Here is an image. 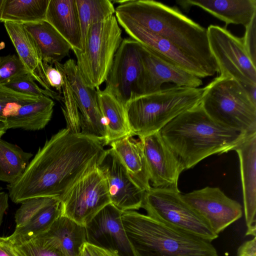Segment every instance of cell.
Segmentation results:
<instances>
[{
  "label": "cell",
  "instance_id": "cell-1",
  "mask_svg": "<svg viewBox=\"0 0 256 256\" xmlns=\"http://www.w3.org/2000/svg\"><path fill=\"white\" fill-rule=\"evenodd\" d=\"M105 151L97 139L62 129L39 148L22 174L8 185L9 198L16 204L40 197L61 201L80 179L97 168Z\"/></svg>",
  "mask_w": 256,
  "mask_h": 256
},
{
  "label": "cell",
  "instance_id": "cell-2",
  "mask_svg": "<svg viewBox=\"0 0 256 256\" xmlns=\"http://www.w3.org/2000/svg\"><path fill=\"white\" fill-rule=\"evenodd\" d=\"M116 19L140 26L170 42L196 60L212 76L218 68L210 48L207 29L176 8L150 0L116 1Z\"/></svg>",
  "mask_w": 256,
  "mask_h": 256
},
{
  "label": "cell",
  "instance_id": "cell-3",
  "mask_svg": "<svg viewBox=\"0 0 256 256\" xmlns=\"http://www.w3.org/2000/svg\"><path fill=\"white\" fill-rule=\"evenodd\" d=\"M159 132L184 170L211 155L234 150L248 135L216 122L200 104L176 117Z\"/></svg>",
  "mask_w": 256,
  "mask_h": 256
},
{
  "label": "cell",
  "instance_id": "cell-4",
  "mask_svg": "<svg viewBox=\"0 0 256 256\" xmlns=\"http://www.w3.org/2000/svg\"><path fill=\"white\" fill-rule=\"evenodd\" d=\"M122 219L136 256H218L211 242L147 214L125 211Z\"/></svg>",
  "mask_w": 256,
  "mask_h": 256
},
{
  "label": "cell",
  "instance_id": "cell-5",
  "mask_svg": "<svg viewBox=\"0 0 256 256\" xmlns=\"http://www.w3.org/2000/svg\"><path fill=\"white\" fill-rule=\"evenodd\" d=\"M204 88L174 86L136 97L125 106L132 136L158 132L182 113L200 103Z\"/></svg>",
  "mask_w": 256,
  "mask_h": 256
},
{
  "label": "cell",
  "instance_id": "cell-6",
  "mask_svg": "<svg viewBox=\"0 0 256 256\" xmlns=\"http://www.w3.org/2000/svg\"><path fill=\"white\" fill-rule=\"evenodd\" d=\"M64 73L62 110L66 128L75 134H82L100 141L106 146V128L98 100L96 89L84 82L72 58L64 64H54Z\"/></svg>",
  "mask_w": 256,
  "mask_h": 256
},
{
  "label": "cell",
  "instance_id": "cell-7",
  "mask_svg": "<svg viewBox=\"0 0 256 256\" xmlns=\"http://www.w3.org/2000/svg\"><path fill=\"white\" fill-rule=\"evenodd\" d=\"M200 104L218 124L246 134L256 132V104L234 78L222 75L215 78L204 88Z\"/></svg>",
  "mask_w": 256,
  "mask_h": 256
},
{
  "label": "cell",
  "instance_id": "cell-8",
  "mask_svg": "<svg viewBox=\"0 0 256 256\" xmlns=\"http://www.w3.org/2000/svg\"><path fill=\"white\" fill-rule=\"evenodd\" d=\"M122 34L114 15L92 24L84 50L74 51L78 70L86 85L96 89L106 81L122 40Z\"/></svg>",
  "mask_w": 256,
  "mask_h": 256
},
{
  "label": "cell",
  "instance_id": "cell-9",
  "mask_svg": "<svg viewBox=\"0 0 256 256\" xmlns=\"http://www.w3.org/2000/svg\"><path fill=\"white\" fill-rule=\"evenodd\" d=\"M142 208L147 215L172 227L212 242L218 235L182 198L180 191L151 187Z\"/></svg>",
  "mask_w": 256,
  "mask_h": 256
},
{
  "label": "cell",
  "instance_id": "cell-10",
  "mask_svg": "<svg viewBox=\"0 0 256 256\" xmlns=\"http://www.w3.org/2000/svg\"><path fill=\"white\" fill-rule=\"evenodd\" d=\"M207 34L220 75L230 76L242 86L256 85V66L248 56L242 38L215 25L208 27Z\"/></svg>",
  "mask_w": 256,
  "mask_h": 256
},
{
  "label": "cell",
  "instance_id": "cell-11",
  "mask_svg": "<svg viewBox=\"0 0 256 256\" xmlns=\"http://www.w3.org/2000/svg\"><path fill=\"white\" fill-rule=\"evenodd\" d=\"M142 45L132 39L122 40L116 52L104 90L124 106L139 96L138 82L142 72Z\"/></svg>",
  "mask_w": 256,
  "mask_h": 256
},
{
  "label": "cell",
  "instance_id": "cell-12",
  "mask_svg": "<svg viewBox=\"0 0 256 256\" xmlns=\"http://www.w3.org/2000/svg\"><path fill=\"white\" fill-rule=\"evenodd\" d=\"M60 202L61 215L83 226L110 203L106 180L98 168L80 179Z\"/></svg>",
  "mask_w": 256,
  "mask_h": 256
},
{
  "label": "cell",
  "instance_id": "cell-13",
  "mask_svg": "<svg viewBox=\"0 0 256 256\" xmlns=\"http://www.w3.org/2000/svg\"><path fill=\"white\" fill-rule=\"evenodd\" d=\"M182 197L218 235L242 215V206L218 188L206 186Z\"/></svg>",
  "mask_w": 256,
  "mask_h": 256
},
{
  "label": "cell",
  "instance_id": "cell-14",
  "mask_svg": "<svg viewBox=\"0 0 256 256\" xmlns=\"http://www.w3.org/2000/svg\"><path fill=\"white\" fill-rule=\"evenodd\" d=\"M120 211L112 203L85 226L86 242L118 256H136L125 232Z\"/></svg>",
  "mask_w": 256,
  "mask_h": 256
},
{
  "label": "cell",
  "instance_id": "cell-15",
  "mask_svg": "<svg viewBox=\"0 0 256 256\" xmlns=\"http://www.w3.org/2000/svg\"><path fill=\"white\" fill-rule=\"evenodd\" d=\"M142 45V72L138 85L139 96L157 92L166 82L196 88L202 84L200 78Z\"/></svg>",
  "mask_w": 256,
  "mask_h": 256
},
{
  "label": "cell",
  "instance_id": "cell-16",
  "mask_svg": "<svg viewBox=\"0 0 256 256\" xmlns=\"http://www.w3.org/2000/svg\"><path fill=\"white\" fill-rule=\"evenodd\" d=\"M108 186L110 203L122 212L142 208L145 191L133 180L112 150H106L98 166Z\"/></svg>",
  "mask_w": 256,
  "mask_h": 256
},
{
  "label": "cell",
  "instance_id": "cell-17",
  "mask_svg": "<svg viewBox=\"0 0 256 256\" xmlns=\"http://www.w3.org/2000/svg\"><path fill=\"white\" fill-rule=\"evenodd\" d=\"M139 138L143 144L152 187L180 191L178 180L184 170L159 132Z\"/></svg>",
  "mask_w": 256,
  "mask_h": 256
},
{
  "label": "cell",
  "instance_id": "cell-18",
  "mask_svg": "<svg viewBox=\"0 0 256 256\" xmlns=\"http://www.w3.org/2000/svg\"><path fill=\"white\" fill-rule=\"evenodd\" d=\"M116 20L119 25L130 38L176 65L200 78L212 76L198 62L170 42L130 22L122 19Z\"/></svg>",
  "mask_w": 256,
  "mask_h": 256
},
{
  "label": "cell",
  "instance_id": "cell-19",
  "mask_svg": "<svg viewBox=\"0 0 256 256\" xmlns=\"http://www.w3.org/2000/svg\"><path fill=\"white\" fill-rule=\"evenodd\" d=\"M240 165L246 236H256V132L246 136L234 150Z\"/></svg>",
  "mask_w": 256,
  "mask_h": 256
},
{
  "label": "cell",
  "instance_id": "cell-20",
  "mask_svg": "<svg viewBox=\"0 0 256 256\" xmlns=\"http://www.w3.org/2000/svg\"><path fill=\"white\" fill-rule=\"evenodd\" d=\"M36 237L64 256H78L86 242L84 226L62 215L48 230Z\"/></svg>",
  "mask_w": 256,
  "mask_h": 256
},
{
  "label": "cell",
  "instance_id": "cell-21",
  "mask_svg": "<svg viewBox=\"0 0 256 256\" xmlns=\"http://www.w3.org/2000/svg\"><path fill=\"white\" fill-rule=\"evenodd\" d=\"M4 24L18 57L28 73L44 89L54 91L48 82L44 63L36 47L23 24L12 22H4Z\"/></svg>",
  "mask_w": 256,
  "mask_h": 256
},
{
  "label": "cell",
  "instance_id": "cell-22",
  "mask_svg": "<svg viewBox=\"0 0 256 256\" xmlns=\"http://www.w3.org/2000/svg\"><path fill=\"white\" fill-rule=\"evenodd\" d=\"M45 20L68 42L73 52L82 51L81 30L76 0H50Z\"/></svg>",
  "mask_w": 256,
  "mask_h": 256
},
{
  "label": "cell",
  "instance_id": "cell-23",
  "mask_svg": "<svg viewBox=\"0 0 256 256\" xmlns=\"http://www.w3.org/2000/svg\"><path fill=\"white\" fill-rule=\"evenodd\" d=\"M184 8L197 6L225 22L246 26L256 15V0H186L178 2Z\"/></svg>",
  "mask_w": 256,
  "mask_h": 256
},
{
  "label": "cell",
  "instance_id": "cell-24",
  "mask_svg": "<svg viewBox=\"0 0 256 256\" xmlns=\"http://www.w3.org/2000/svg\"><path fill=\"white\" fill-rule=\"evenodd\" d=\"M22 24L32 39L43 62L52 66L68 56L71 46L46 21Z\"/></svg>",
  "mask_w": 256,
  "mask_h": 256
},
{
  "label": "cell",
  "instance_id": "cell-25",
  "mask_svg": "<svg viewBox=\"0 0 256 256\" xmlns=\"http://www.w3.org/2000/svg\"><path fill=\"white\" fill-rule=\"evenodd\" d=\"M132 135L124 136L110 144L128 173L144 191L151 186L142 142Z\"/></svg>",
  "mask_w": 256,
  "mask_h": 256
},
{
  "label": "cell",
  "instance_id": "cell-26",
  "mask_svg": "<svg viewBox=\"0 0 256 256\" xmlns=\"http://www.w3.org/2000/svg\"><path fill=\"white\" fill-rule=\"evenodd\" d=\"M54 105L51 98L42 96L34 102L22 106L6 118L8 129L34 131L44 128L51 120Z\"/></svg>",
  "mask_w": 256,
  "mask_h": 256
},
{
  "label": "cell",
  "instance_id": "cell-27",
  "mask_svg": "<svg viewBox=\"0 0 256 256\" xmlns=\"http://www.w3.org/2000/svg\"><path fill=\"white\" fill-rule=\"evenodd\" d=\"M106 128V145L132 135L124 106L111 94L96 88Z\"/></svg>",
  "mask_w": 256,
  "mask_h": 256
},
{
  "label": "cell",
  "instance_id": "cell-28",
  "mask_svg": "<svg viewBox=\"0 0 256 256\" xmlns=\"http://www.w3.org/2000/svg\"><path fill=\"white\" fill-rule=\"evenodd\" d=\"M50 0H5L0 22L21 24L44 20Z\"/></svg>",
  "mask_w": 256,
  "mask_h": 256
},
{
  "label": "cell",
  "instance_id": "cell-29",
  "mask_svg": "<svg viewBox=\"0 0 256 256\" xmlns=\"http://www.w3.org/2000/svg\"><path fill=\"white\" fill-rule=\"evenodd\" d=\"M33 154L0 138V181L11 184L24 173Z\"/></svg>",
  "mask_w": 256,
  "mask_h": 256
},
{
  "label": "cell",
  "instance_id": "cell-30",
  "mask_svg": "<svg viewBox=\"0 0 256 256\" xmlns=\"http://www.w3.org/2000/svg\"><path fill=\"white\" fill-rule=\"evenodd\" d=\"M61 214V202L56 200L42 208L24 225L16 227L7 238L11 242L34 238L48 230Z\"/></svg>",
  "mask_w": 256,
  "mask_h": 256
},
{
  "label": "cell",
  "instance_id": "cell-31",
  "mask_svg": "<svg viewBox=\"0 0 256 256\" xmlns=\"http://www.w3.org/2000/svg\"><path fill=\"white\" fill-rule=\"evenodd\" d=\"M80 22L82 50L88 31L94 23L114 15L115 8L109 0H76Z\"/></svg>",
  "mask_w": 256,
  "mask_h": 256
},
{
  "label": "cell",
  "instance_id": "cell-32",
  "mask_svg": "<svg viewBox=\"0 0 256 256\" xmlns=\"http://www.w3.org/2000/svg\"><path fill=\"white\" fill-rule=\"evenodd\" d=\"M40 97L20 93L0 84V120L6 122L20 104L34 102Z\"/></svg>",
  "mask_w": 256,
  "mask_h": 256
},
{
  "label": "cell",
  "instance_id": "cell-33",
  "mask_svg": "<svg viewBox=\"0 0 256 256\" xmlns=\"http://www.w3.org/2000/svg\"><path fill=\"white\" fill-rule=\"evenodd\" d=\"M4 86L24 94L37 96H45L59 102H62V96L58 92L54 90L50 92L40 88L30 74L20 76Z\"/></svg>",
  "mask_w": 256,
  "mask_h": 256
},
{
  "label": "cell",
  "instance_id": "cell-34",
  "mask_svg": "<svg viewBox=\"0 0 256 256\" xmlns=\"http://www.w3.org/2000/svg\"><path fill=\"white\" fill-rule=\"evenodd\" d=\"M11 242L20 256H64L56 250L43 244L36 237Z\"/></svg>",
  "mask_w": 256,
  "mask_h": 256
},
{
  "label": "cell",
  "instance_id": "cell-35",
  "mask_svg": "<svg viewBox=\"0 0 256 256\" xmlns=\"http://www.w3.org/2000/svg\"><path fill=\"white\" fill-rule=\"evenodd\" d=\"M56 200H58L50 197H40L23 201L15 214L16 228L24 225L42 208Z\"/></svg>",
  "mask_w": 256,
  "mask_h": 256
},
{
  "label": "cell",
  "instance_id": "cell-36",
  "mask_svg": "<svg viewBox=\"0 0 256 256\" xmlns=\"http://www.w3.org/2000/svg\"><path fill=\"white\" fill-rule=\"evenodd\" d=\"M28 74L18 56L14 54L0 57V84H6Z\"/></svg>",
  "mask_w": 256,
  "mask_h": 256
},
{
  "label": "cell",
  "instance_id": "cell-37",
  "mask_svg": "<svg viewBox=\"0 0 256 256\" xmlns=\"http://www.w3.org/2000/svg\"><path fill=\"white\" fill-rule=\"evenodd\" d=\"M256 15L246 26L242 40L245 49L253 64L256 66Z\"/></svg>",
  "mask_w": 256,
  "mask_h": 256
},
{
  "label": "cell",
  "instance_id": "cell-38",
  "mask_svg": "<svg viewBox=\"0 0 256 256\" xmlns=\"http://www.w3.org/2000/svg\"><path fill=\"white\" fill-rule=\"evenodd\" d=\"M44 63L46 76L50 87L54 88L58 93L62 94L64 78L62 72L52 65Z\"/></svg>",
  "mask_w": 256,
  "mask_h": 256
},
{
  "label": "cell",
  "instance_id": "cell-39",
  "mask_svg": "<svg viewBox=\"0 0 256 256\" xmlns=\"http://www.w3.org/2000/svg\"><path fill=\"white\" fill-rule=\"evenodd\" d=\"M78 256H118L99 247L86 242L82 246Z\"/></svg>",
  "mask_w": 256,
  "mask_h": 256
},
{
  "label": "cell",
  "instance_id": "cell-40",
  "mask_svg": "<svg viewBox=\"0 0 256 256\" xmlns=\"http://www.w3.org/2000/svg\"><path fill=\"white\" fill-rule=\"evenodd\" d=\"M237 256H256V238L247 240L238 249Z\"/></svg>",
  "mask_w": 256,
  "mask_h": 256
},
{
  "label": "cell",
  "instance_id": "cell-41",
  "mask_svg": "<svg viewBox=\"0 0 256 256\" xmlns=\"http://www.w3.org/2000/svg\"><path fill=\"white\" fill-rule=\"evenodd\" d=\"M0 256H20L7 237L0 236Z\"/></svg>",
  "mask_w": 256,
  "mask_h": 256
},
{
  "label": "cell",
  "instance_id": "cell-42",
  "mask_svg": "<svg viewBox=\"0 0 256 256\" xmlns=\"http://www.w3.org/2000/svg\"><path fill=\"white\" fill-rule=\"evenodd\" d=\"M8 194L4 192H0V226L3 216L8 207Z\"/></svg>",
  "mask_w": 256,
  "mask_h": 256
},
{
  "label": "cell",
  "instance_id": "cell-43",
  "mask_svg": "<svg viewBox=\"0 0 256 256\" xmlns=\"http://www.w3.org/2000/svg\"><path fill=\"white\" fill-rule=\"evenodd\" d=\"M8 130L6 122L0 120V138L6 133Z\"/></svg>",
  "mask_w": 256,
  "mask_h": 256
},
{
  "label": "cell",
  "instance_id": "cell-44",
  "mask_svg": "<svg viewBox=\"0 0 256 256\" xmlns=\"http://www.w3.org/2000/svg\"><path fill=\"white\" fill-rule=\"evenodd\" d=\"M5 2V0H0V18L2 14V8Z\"/></svg>",
  "mask_w": 256,
  "mask_h": 256
},
{
  "label": "cell",
  "instance_id": "cell-45",
  "mask_svg": "<svg viewBox=\"0 0 256 256\" xmlns=\"http://www.w3.org/2000/svg\"><path fill=\"white\" fill-rule=\"evenodd\" d=\"M2 189V188L0 187V192H1Z\"/></svg>",
  "mask_w": 256,
  "mask_h": 256
},
{
  "label": "cell",
  "instance_id": "cell-46",
  "mask_svg": "<svg viewBox=\"0 0 256 256\" xmlns=\"http://www.w3.org/2000/svg\"></svg>",
  "mask_w": 256,
  "mask_h": 256
}]
</instances>
